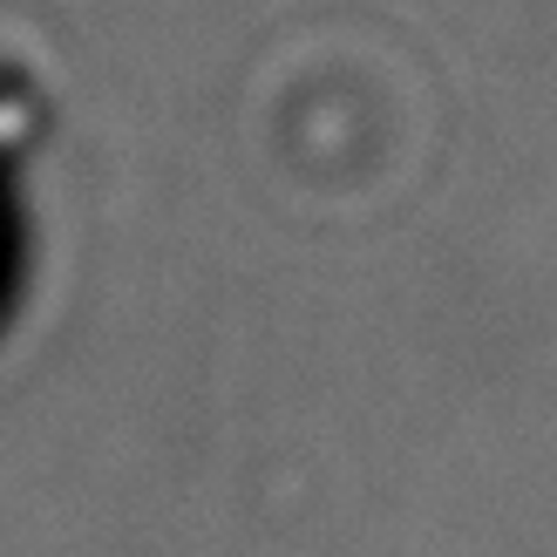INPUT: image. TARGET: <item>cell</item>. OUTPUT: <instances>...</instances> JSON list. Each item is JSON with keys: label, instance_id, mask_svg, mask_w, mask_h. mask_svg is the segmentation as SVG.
Here are the masks:
<instances>
[{"label": "cell", "instance_id": "obj_1", "mask_svg": "<svg viewBox=\"0 0 557 557\" xmlns=\"http://www.w3.org/2000/svg\"><path fill=\"white\" fill-rule=\"evenodd\" d=\"M21 123H27V82L14 75L8 48H0V144H14V136H21Z\"/></svg>", "mask_w": 557, "mask_h": 557}]
</instances>
